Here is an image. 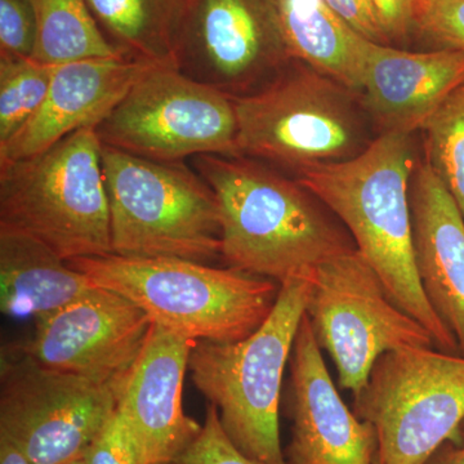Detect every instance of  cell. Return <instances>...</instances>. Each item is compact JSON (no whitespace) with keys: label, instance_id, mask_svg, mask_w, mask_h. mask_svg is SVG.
Here are the masks:
<instances>
[{"label":"cell","instance_id":"4fadbf2b","mask_svg":"<svg viewBox=\"0 0 464 464\" xmlns=\"http://www.w3.org/2000/svg\"><path fill=\"white\" fill-rule=\"evenodd\" d=\"M286 60L266 0H195L177 67L237 99L270 84Z\"/></svg>","mask_w":464,"mask_h":464},{"label":"cell","instance_id":"9a60e30c","mask_svg":"<svg viewBox=\"0 0 464 464\" xmlns=\"http://www.w3.org/2000/svg\"><path fill=\"white\" fill-rule=\"evenodd\" d=\"M197 341L154 324L125 381L118 411L130 429L141 464H168L199 433L183 411V382Z\"/></svg>","mask_w":464,"mask_h":464},{"label":"cell","instance_id":"603a6c76","mask_svg":"<svg viewBox=\"0 0 464 464\" xmlns=\"http://www.w3.org/2000/svg\"><path fill=\"white\" fill-rule=\"evenodd\" d=\"M422 130L426 161L464 217V82L430 116Z\"/></svg>","mask_w":464,"mask_h":464},{"label":"cell","instance_id":"7402d4cb","mask_svg":"<svg viewBox=\"0 0 464 464\" xmlns=\"http://www.w3.org/2000/svg\"><path fill=\"white\" fill-rule=\"evenodd\" d=\"M30 2L36 18L32 60L60 66L76 61L121 58L101 33L87 0Z\"/></svg>","mask_w":464,"mask_h":464},{"label":"cell","instance_id":"4dcf8cb0","mask_svg":"<svg viewBox=\"0 0 464 464\" xmlns=\"http://www.w3.org/2000/svg\"><path fill=\"white\" fill-rule=\"evenodd\" d=\"M423 464H464V444L447 440Z\"/></svg>","mask_w":464,"mask_h":464},{"label":"cell","instance_id":"7a4b0ae2","mask_svg":"<svg viewBox=\"0 0 464 464\" xmlns=\"http://www.w3.org/2000/svg\"><path fill=\"white\" fill-rule=\"evenodd\" d=\"M414 169L411 134L383 132L356 157L310 168L297 181L340 218L391 299L422 324L435 347L458 353L456 338L424 295L415 264L409 197Z\"/></svg>","mask_w":464,"mask_h":464},{"label":"cell","instance_id":"4316f807","mask_svg":"<svg viewBox=\"0 0 464 464\" xmlns=\"http://www.w3.org/2000/svg\"><path fill=\"white\" fill-rule=\"evenodd\" d=\"M415 27L442 48L464 51V0H426Z\"/></svg>","mask_w":464,"mask_h":464},{"label":"cell","instance_id":"d4e9b609","mask_svg":"<svg viewBox=\"0 0 464 464\" xmlns=\"http://www.w3.org/2000/svg\"><path fill=\"white\" fill-rule=\"evenodd\" d=\"M168 464H261L235 447L219 422L215 405L208 404L199 433Z\"/></svg>","mask_w":464,"mask_h":464},{"label":"cell","instance_id":"ac0fdd59","mask_svg":"<svg viewBox=\"0 0 464 464\" xmlns=\"http://www.w3.org/2000/svg\"><path fill=\"white\" fill-rule=\"evenodd\" d=\"M409 197L424 295L464 356V217L426 160L411 174Z\"/></svg>","mask_w":464,"mask_h":464},{"label":"cell","instance_id":"5b68a950","mask_svg":"<svg viewBox=\"0 0 464 464\" xmlns=\"http://www.w3.org/2000/svg\"><path fill=\"white\" fill-rule=\"evenodd\" d=\"M101 154L96 127H88L0 164V227L35 237L65 261L112 255Z\"/></svg>","mask_w":464,"mask_h":464},{"label":"cell","instance_id":"8fae6325","mask_svg":"<svg viewBox=\"0 0 464 464\" xmlns=\"http://www.w3.org/2000/svg\"><path fill=\"white\" fill-rule=\"evenodd\" d=\"M123 387L39 365L18 351L3 357L0 435L33 464L83 458L118 409Z\"/></svg>","mask_w":464,"mask_h":464},{"label":"cell","instance_id":"9c48e42d","mask_svg":"<svg viewBox=\"0 0 464 464\" xmlns=\"http://www.w3.org/2000/svg\"><path fill=\"white\" fill-rule=\"evenodd\" d=\"M96 132L102 145L150 160L239 155L234 101L174 65H150Z\"/></svg>","mask_w":464,"mask_h":464},{"label":"cell","instance_id":"30bf717a","mask_svg":"<svg viewBox=\"0 0 464 464\" xmlns=\"http://www.w3.org/2000/svg\"><path fill=\"white\" fill-rule=\"evenodd\" d=\"M306 315L320 348L328 351L341 389L356 395L377 360L406 347H435L432 335L391 299L357 249L317 268Z\"/></svg>","mask_w":464,"mask_h":464},{"label":"cell","instance_id":"83f0119b","mask_svg":"<svg viewBox=\"0 0 464 464\" xmlns=\"http://www.w3.org/2000/svg\"><path fill=\"white\" fill-rule=\"evenodd\" d=\"M84 459L87 464H141L132 435L118 409L88 449Z\"/></svg>","mask_w":464,"mask_h":464},{"label":"cell","instance_id":"277c9868","mask_svg":"<svg viewBox=\"0 0 464 464\" xmlns=\"http://www.w3.org/2000/svg\"><path fill=\"white\" fill-rule=\"evenodd\" d=\"M313 280L282 284L270 315L246 340L199 341L191 351L188 372L195 386L216 406L235 447L261 464H288L279 429L284 372Z\"/></svg>","mask_w":464,"mask_h":464},{"label":"cell","instance_id":"d6a6232c","mask_svg":"<svg viewBox=\"0 0 464 464\" xmlns=\"http://www.w3.org/2000/svg\"><path fill=\"white\" fill-rule=\"evenodd\" d=\"M450 440L458 442V444H464V420H462V423L458 426L457 431L454 432L453 438Z\"/></svg>","mask_w":464,"mask_h":464},{"label":"cell","instance_id":"e0dca14e","mask_svg":"<svg viewBox=\"0 0 464 464\" xmlns=\"http://www.w3.org/2000/svg\"><path fill=\"white\" fill-rule=\"evenodd\" d=\"M464 82V51L408 52L366 41L365 105L383 132L411 134Z\"/></svg>","mask_w":464,"mask_h":464},{"label":"cell","instance_id":"7c38bea8","mask_svg":"<svg viewBox=\"0 0 464 464\" xmlns=\"http://www.w3.org/2000/svg\"><path fill=\"white\" fill-rule=\"evenodd\" d=\"M152 325L132 301L94 286L67 306L35 319L33 337L14 350L44 368L124 387Z\"/></svg>","mask_w":464,"mask_h":464},{"label":"cell","instance_id":"836d02e7","mask_svg":"<svg viewBox=\"0 0 464 464\" xmlns=\"http://www.w3.org/2000/svg\"><path fill=\"white\" fill-rule=\"evenodd\" d=\"M67 464H87V462H85V459H84V457H83V458H79V459L72 460V462H70V463H67Z\"/></svg>","mask_w":464,"mask_h":464},{"label":"cell","instance_id":"1f68e13d","mask_svg":"<svg viewBox=\"0 0 464 464\" xmlns=\"http://www.w3.org/2000/svg\"><path fill=\"white\" fill-rule=\"evenodd\" d=\"M0 464H33L14 441L0 435Z\"/></svg>","mask_w":464,"mask_h":464},{"label":"cell","instance_id":"cb8c5ba5","mask_svg":"<svg viewBox=\"0 0 464 464\" xmlns=\"http://www.w3.org/2000/svg\"><path fill=\"white\" fill-rule=\"evenodd\" d=\"M54 69L32 58H0V146L41 108Z\"/></svg>","mask_w":464,"mask_h":464},{"label":"cell","instance_id":"d6986e66","mask_svg":"<svg viewBox=\"0 0 464 464\" xmlns=\"http://www.w3.org/2000/svg\"><path fill=\"white\" fill-rule=\"evenodd\" d=\"M286 57L329 76L348 90L364 84L365 44L325 0H266Z\"/></svg>","mask_w":464,"mask_h":464},{"label":"cell","instance_id":"8992f818","mask_svg":"<svg viewBox=\"0 0 464 464\" xmlns=\"http://www.w3.org/2000/svg\"><path fill=\"white\" fill-rule=\"evenodd\" d=\"M112 255L221 257V215L210 186L183 161L150 160L102 145Z\"/></svg>","mask_w":464,"mask_h":464},{"label":"cell","instance_id":"5bb4252c","mask_svg":"<svg viewBox=\"0 0 464 464\" xmlns=\"http://www.w3.org/2000/svg\"><path fill=\"white\" fill-rule=\"evenodd\" d=\"M290 365L288 464H377L373 426L351 411L335 389L306 314Z\"/></svg>","mask_w":464,"mask_h":464},{"label":"cell","instance_id":"ba28073f","mask_svg":"<svg viewBox=\"0 0 464 464\" xmlns=\"http://www.w3.org/2000/svg\"><path fill=\"white\" fill-rule=\"evenodd\" d=\"M377 435V464H423L464 420V356L406 347L384 353L353 395Z\"/></svg>","mask_w":464,"mask_h":464},{"label":"cell","instance_id":"6da1fadb","mask_svg":"<svg viewBox=\"0 0 464 464\" xmlns=\"http://www.w3.org/2000/svg\"><path fill=\"white\" fill-rule=\"evenodd\" d=\"M221 215V258L273 280L314 279L317 268L356 249L340 218L297 179L241 155H198Z\"/></svg>","mask_w":464,"mask_h":464},{"label":"cell","instance_id":"52a82bcc","mask_svg":"<svg viewBox=\"0 0 464 464\" xmlns=\"http://www.w3.org/2000/svg\"><path fill=\"white\" fill-rule=\"evenodd\" d=\"M351 92L304 66L232 99L239 155L297 174L356 157L366 146Z\"/></svg>","mask_w":464,"mask_h":464},{"label":"cell","instance_id":"2e32d148","mask_svg":"<svg viewBox=\"0 0 464 464\" xmlns=\"http://www.w3.org/2000/svg\"><path fill=\"white\" fill-rule=\"evenodd\" d=\"M150 65L108 58L56 66L41 108L0 146V164L32 158L76 130L97 127Z\"/></svg>","mask_w":464,"mask_h":464},{"label":"cell","instance_id":"44dd1931","mask_svg":"<svg viewBox=\"0 0 464 464\" xmlns=\"http://www.w3.org/2000/svg\"><path fill=\"white\" fill-rule=\"evenodd\" d=\"M101 33L119 56L177 66L195 0H87Z\"/></svg>","mask_w":464,"mask_h":464},{"label":"cell","instance_id":"ffe728a7","mask_svg":"<svg viewBox=\"0 0 464 464\" xmlns=\"http://www.w3.org/2000/svg\"><path fill=\"white\" fill-rule=\"evenodd\" d=\"M0 307L5 315H48L94 289L44 243L0 227Z\"/></svg>","mask_w":464,"mask_h":464},{"label":"cell","instance_id":"f546056e","mask_svg":"<svg viewBox=\"0 0 464 464\" xmlns=\"http://www.w3.org/2000/svg\"><path fill=\"white\" fill-rule=\"evenodd\" d=\"M329 5L356 33L369 41L387 44L374 9L369 0H325Z\"/></svg>","mask_w":464,"mask_h":464},{"label":"cell","instance_id":"3957f363","mask_svg":"<svg viewBox=\"0 0 464 464\" xmlns=\"http://www.w3.org/2000/svg\"><path fill=\"white\" fill-rule=\"evenodd\" d=\"M67 264L94 286L132 301L152 323L197 342L246 340L266 322L280 292L273 280L188 259L108 255Z\"/></svg>","mask_w":464,"mask_h":464},{"label":"cell","instance_id":"f1b7e54d","mask_svg":"<svg viewBox=\"0 0 464 464\" xmlns=\"http://www.w3.org/2000/svg\"><path fill=\"white\" fill-rule=\"evenodd\" d=\"M382 32L390 39H401L415 26L426 0H369Z\"/></svg>","mask_w":464,"mask_h":464},{"label":"cell","instance_id":"484cf974","mask_svg":"<svg viewBox=\"0 0 464 464\" xmlns=\"http://www.w3.org/2000/svg\"><path fill=\"white\" fill-rule=\"evenodd\" d=\"M36 18L30 0H0V58H32Z\"/></svg>","mask_w":464,"mask_h":464}]
</instances>
